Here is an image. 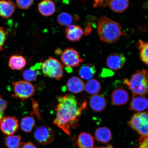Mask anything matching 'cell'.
<instances>
[{
  "instance_id": "cell-1",
  "label": "cell",
  "mask_w": 148,
  "mask_h": 148,
  "mask_svg": "<svg viewBox=\"0 0 148 148\" xmlns=\"http://www.w3.org/2000/svg\"><path fill=\"white\" fill-rule=\"evenodd\" d=\"M57 100L58 103L55 109L56 116L53 123L69 135L72 129L78 126L82 111L86 106V101L79 105L77 98L72 94L58 96Z\"/></svg>"
},
{
  "instance_id": "cell-2",
  "label": "cell",
  "mask_w": 148,
  "mask_h": 148,
  "mask_svg": "<svg viewBox=\"0 0 148 148\" xmlns=\"http://www.w3.org/2000/svg\"><path fill=\"white\" fill-rule=\"evenodd\" d=\"M97 31L100 39L107 43L117 41L123 34L120 24L105 16L98 20Z\"/></svg>"
},
{
  "instance_id": "cell-3",
  "label": "cell",
  "mask_w": 148,
  "mask_h": 148,
  "mask_svg": "<svg viewBox=\"0 0 148 148\" xmlns=\"http://www.w3.org/2000/svg\"><path fill=\"white\" fill-rule=\"evenodd\" d=\"M133 95L145 97L148 94V70L142 69L135 72L130 78L124 79Z\"/></svg>"
},
{
  "instance_id": "cell-4",
  "label": "cell",
  "mask_w": 148,
  "mask_h": 148,
  "mask_svg": "<svg viewBox=\"0 0 148 148\" xmlns=\"http://www.w3.org/2000/svg\"><path fill=\"white\" fill-rule=\"evenodd\" d=\"M42 73L45 76L60 80L63 77L64 65L60 61L50 57L42 63Z\"/></svg>"
},
{
  "instance_id": "cell-5",
  "label": "cell",
  "mask_w": 148,
  "mask_h": 148,
  "mask_svg": "<svg viewBox=\"0 0 148 148\" xmlns=\"http://www.w3.org/2000/svg\"><path fill=\"white\" fill-rule=\"evenodd\" d=\"M131 128L140 136L148 135V112H138L133 115L128 122Z\"/></svg>"
},
{
  "instance_id": "cell-6",
  "label": "cell",
  "mask_w": 148,
  "mask_h": 148,
  "mask_svg": "<svg viewBox=\"0 0 148 148\" xmlns=\"http://www.w3.org/2000/svg\"><path fill=\"white\" fill-rule=\"evenodd\" d=\"M14 93L12 97L18 98L23 101L34 95L36 89L31 83L25 81H19L12 83Z\"/></svg>"
},
{
  "instance_id": "cell-7",
  "label": "cell",
  "mask_w": 148,
  "mask_h": 148,
  "mask_svg": "<svg viewBox=\"0 0 148 148\" xmlns=\"http://www.w3.org/2000/svg\"><path fill=\"white\" fill-rule=\"evenodd\" d=\"M63 63L68 68L75 67L83 62L79 52L73 48L68 47L65 49L61 57Z\"/></svg>"
},
{
  "instance_id": "cell-8",
  "label": "cell",
  "mask_w": 148,
  "mask_h": 148,
  "mask_svg": "<svg viewBox=\"0 0 148 148\" xmlns=\"http://www.w3.org/2000/svg\"><path fill=\"white\" fill-rule=\"evenodd\" d=\"M36 141L41 145H49L52 142L55 138L54 131L47 125H41L37 128L34 132Z\"/></svg>"
},
{
  "instance_id": "cell-9",
  "label": "cell",
  "mask_w": 148,
  "mask_h": 148,
  "mask_svg": "<svg viewBox=\"0 0 148 148\" xmlns=\"http://www.w3.org/2000/svg\"><path fill=\"white\" fill-rule=\"evenodd\" d=\"M19 126L18 120L14 116H3L0 120V129L3 134L7 136L14 135Z\"/></svg>"
},
{
  "instance_id": "cell-10",
  "label": "cell",
  "mask_w": 148,
  "mask_h": 148,
  "mask_svg": "<svg viewBox=\"0 0 148 148\" xmlns=\"http://www.w3.org/2000/svg\"><path fill=\"white\" fill-rule=\"evenodd\" d=\"M125 61V58L123 54L113 53L107 58L106 63L110 69L113 71H117L123 68Z\"/></svg>"
},
{
  "instance_id": "cell-11",
  "label": "cell",
  "mask_w": 148,
  "mask_h": 148,
  "mask_svg": "<svg viewBox=\"0 0 148 148\" xmlns=\"http://www.w3.org/2000/svg\"><path fill=\"white\" fill-rule=\"evenodd\" d=\"M129 99V95L126 90L121 88L114 90L111 95L112 103L116 106L125 104L128 102Z\"/></svg>"
},
{
  "instance_id": "cell-12",
  "label": "cell",
  "mask_w": 148,
  "mask_h": 148,
  "mask_svg": "<svg viewBox=\"0 0 148 148\" xmlns=\"http://www.w3.org/2000/svg\"><path fill=\"white\" fill-rule=\"evenodd\" d=\"M89 103L92 110L97 112L104 110L107 104V101L104 96L97 94L92 96Z\"/></svg>"
},
{
  "instance_id": "cell-13",
  "label": "cell",
  "mask_w": 148,
  "mask_h": 148,
  "mask_svg": "<svg viewBox=\"0 0 148 148\" xmlns=\"http://www.w3.org/2000/svg\"><path fill=\"white\" fill-rule=\"evenodd\" d=\"M66 36L69 41L77 42L80 40L84 32L82 29L78 25H70L66 29Z\"/></svg>"
},
{
  "instance_id": "cell-14",
  "label": "cell",
  "mask_w": 148,
  "mask_h": 148,
  "mask_svg": "<svg viewBox=\"0 0 148 148\" xmlns=\"http://www.w3.org/2000/svg\"><path fill=\"white\" fill-rule=\"evenodd\" d=\"M84 82L79 77L73 76L68 79L66 83V88L73 94H77L85 90Z\"/></svg>"
},
{
  "instance_id": "cell-15",
  "label": "cell",
  "mask_w": 148,
  "mask_h": 148,
  "mask_svg": "<svg viewBox=\"0 0 148 148\" xmlns=\"http://www.w3.org/2000/svg\"><path fill=\"white\" fill-rule=\"evenodd\" d=\"M16 5L12 1H0V16L5 18H10L14 14L16 9Z\"/></svg>"
},
{
  "instance_id": "cell-16",
  "label": "cell",
  "mask_w": 148,
  "mask_h": 148,
  "mask_svg": "<svg viewBox=\"0 0 148 148\" xmlns=\"http://www.w3.org/2000/svg\"><path fill=\"white\" fill-rule=\"evenodd\" d=\"M148 107V100L145 97L140 96L133 95L130 105L131 110L137 112H141Z\"/></svg>"
},
{
  "instance_id": "cell-17",
  "label": "cell",
  "mask_w": 148,
  "mask_h": 148,
  "mask_svg": "<svg viewBox=\"0 0 148 148\" xmlns=\"http://www.w3.org/2000/svg\"><path fill=\"white\" fill-rule=\"evenodd\" d=\"M77 144L80 148H93L94 145V137L89 133L81 132L77 138Z\"/></svg>"
},
{
  "instance_id": "cell-18",
  "label": "cell",
  "mask_w": 148,
  "mask_h": 148,
  "mask_svg": "<svg viewBox=\"0 0 148 148\" xmlns=\"http://www.w3.org/2000/svg\"><path fill=\"white\" fill-rule=\"evenodd\" d=\"M96 71L95 66L93 64H88L81 66L78 70V73L81 78L89 80L95 75Z\"/></svg>"
},
{
  "instance_id": "cell-19",
  "label": "cell",
  "mask_w": 148,
  "mask_h": 148,
  "mask_svg": "<svg viewBox=\"0 0 148 148\" xmlns=\"http://www.w3.org/2000/svg\"><path fill=\"white\" fill-rule=\"evenodd\" d=\"M38 9L42 15L51 16L55 12V5L51 0H44L39 3Z\"/></svg>"
},
{
  "instance_id": "cell-20",
  "label": "cell",
  "mask_w": 148,
  "mask_h": 148,
  "mask_svg": "<svg viewBox=\"0 0 148 148\" xmlns=\"http://www.w3.org/2000/svg\"><path fill=\"white\" fill-rule=\"evenodd\" d=\"M95 136L97 141L105 144L108 143L112 137L110 130L106 127H99L96 130Z\"/></svg>"
},
{
  "instance_id": "cell-21",
  "label": "cell",
  "mask_w": 148,
  "mask_h": 148,
  "mask_svg": "<svg viewBox=\"0 0 148 148\" xmlns=\"http://www.w3.org/2000/svg\"><path fill=\"white\" fill-rule=\"evenodd\" d=\"M41 64L42 63L37 64L35 66H31L29 69L25 70L23 73V79L29 82L36 80L38 76L41 74L37 69L41 68Z\"/></svg>"
},
{
  "instance_id": "cell-22",
  "label": "cell",
  "mask_w": 148,
  "mask_h": 148,
  "mask_svg": "<svg viewBox=\"0 0 148 148\" xmlns=\"http://www.w3.org/2000/svg\"><path fill=\"white\" fill-rule=\"evenodd\" d=\"M26 60L21 55H12L10 57L8 65L11 69L14 70H20L25 67Z\"/></svg>"
},
{
  "instance_id": "cell-23",
  "label": "cell",
  "mask_w": 148,
  "mask_h": 148,
  "mask_svg": "<svg viewBox=\"0 0 148 148\" xmlns=\"http://www.w3.org/2000/svg\"><path fill=\"white\" fill-rule=\"evenodd\" d=\"M4 142L8 148H21L23 144L21 136L20 135L14 134L7 136Z\"/></svg>"
},
{
  "instance_id": "cell-24",
  "label": "cell",
  "mask_w": 148,
  "mask_h": 148,
  "mask_svg": "<svg viewBox=\"0 0 148 148\" xmlns=\"http://www.w3.org/2000/svg\"><path fill=\"white\" fill-rule=\"evenodd\" d=\"M129 0H111L109 3L110 8L114 12L121 13L128 8Z\"/></svg>"
},
{
  "instance_id": "cell-25",
  "label": "cell",
  "mask_w": 148,
  "mask_h": 148,
  "mask_svg": "<svg viewBox=\"0 0 148 148\" xmlns=\"http://www.w3.org/2000/svg\"><path fill=\"white\" fill-rule=\"evenodd\" d=\"M36 125V121L32 116H26L22 118L20 127L22 130L27 133L31 132Z\"/></svg>"
},
{
  "instance_id": "cell-26",
  "label": "cell",
  "mask_w": 148,
  "mask_h": 148,
  "mask_svg": "<svg viewBox=\"0 0 148 148\" xmlns=\"http://www.w3.org/2000/svg\"><path fill=\"white\" fill-rule=\"evenodd\" d=\"M101 84L97 79H92L88 80L85 86V90L88 93L92 95L97 94L100 91Z\"/></svg>"
},
{
  "instance_id": "cell-27",
  "label": "cell",
  "mask_w": 148,
  "mask_h": 148,
  "mask_svg": "<svg viewBox=\"0 0 148 148\" xmlns=\"http://www.w3.org/2000/svg\"><path fill=\"white\" fill-rule=\"evenodd\" d=\"M140 49V58L144 63L148 66V42L139 41Z\"/></svg>"
},
{
  "instance_id": "cell-28",
  "label": "cell",
  "mask_w": 148,
  "mask_h": 148,
  "mask_svg": "<svg viewBox=\"0 0 148 148\" xmlns=\"http://www.w3.org/2000/svg\"><path fill=\"white\" fill-rule=\"evenodd\" d=\"M57 20L60 25L67 27L71 25L73 20L71 15L66 12H63L59 14Z\"/></svg>"
},
{
  "instance_id": "cell-29",
  "label": "cell",
  "mask_w": 148,
  "mask_h": 148,
  "mask_svg": "<svg viewBox=\"0 0 148 148\" xmlns=\"http://www.w3.org/2000/svg\"><path fill=\"white\" fill-rule=\"evenodd\" d=\"M34 0H16L18 8L26 10L29 9L33 4Z\"/></svg>"
},
{
  "instance_id": "cell-30",
  "label": "cell",
  "mask_w": 148,
  "mask_h": 148,
  "mask_svg": "<svg viewBox=\"0 0 148 148\" xmlns=\"http://www.w3.org/2000/svg\"><path fill=\"white\" fill-rule=\"evenodd\" d=\"M138 144L135 148H148V135L143 136H140L138 140Z\"/></svg>"
},
{
  "instance_id": "cell-31",
  "label": "cell",
  "mask_w": 148,
  "mask_h": 148,
  "mask_svg": "<svg viewBox=\"0 0 148 148\" xmlns=\"http://www.w3.org/2000/svg\"><path fill=\"white\" fill-rule=\"evenodd\" d=\"M6 39V35L3 28L0 27V51H2Z\"/></svg>"
},
{
  "instance_id": "cell-32",
  "label": "cell",
  "mask_w": 148,
  "mask_h": 148,
  "mask_svg": "<svg viewBox=\"0 0 148 148\" xmlns=\"http://www.w3.org/2000/svg\"><path fill=\"white\" fill-rule=\"evenodd\" d=\"M7 105V101L3 99L0 95V120L3 117L4 111L6 110Z\"/></svg>"
},
{
  "instance_id": "cell-33",
  "label": "cell",
  "mask_w": 148,
  "mask_h": 148,
  "mask_svg": "<svg viewBox=\"0 0 148 148\" xmlns=\"http://www.w3.org/2000/svg\"><path fill=\"white\" fill-rule=\"evenodd\" d=\"M111 0H94L93 3L94 8L100 6H106L110 3Z\"/></svg>"
},
{
  "instance_id": "cell-34",
  "label": "cell",
  "mask_w": 148,
  "mask_h": 148,
  "mask_svg": "<svg viewBox=\"0 0 148 148\" xmlns=\"http://www.w3.org/2000/svg\"><path fill=\"white\" fill-rule=\"evenodd\" d=\"M113 75V72L110 70L106 69H103L101 73V76L103 77L111 76Z\"/></svg>"
},
{
  "instance_id": "cell-35",
  "label": "cell",
  "mask_w": 148,
  "mask_h": 148,
  "mask_svg": "<svg viewBox=\"0 0 148 148\" xmlns=\"http://www.w3.org/2000/svg\"><path fill=\"white\" fill-rule=\"evenodd\" d=\"M21 148H38L32 142H26L23 144Z\"/></svg>"
},
{
  "instance_id": "cell-36",
  "label": "cell",
  "mask_w": 148,
  "mask_h": 148,
  "mask_svg": "<svg viewBox=\"0 0 148 148\" xmlns=\"http://www.w3.org/2000/svg\"><path fill=\"white\" fill-rule=\"evenodd\" d=\"M93 148H114L111 145H109L107 147H95Z\"/></svg>"
}]
</instances>
